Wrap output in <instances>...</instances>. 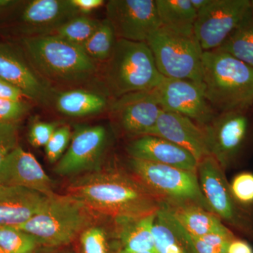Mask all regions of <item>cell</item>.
<instances>
[{"label":"cell","instance_id":"43","mask_svg":"<svg viewBox=\"0 0 253 253\" xmlns=\"http://www.w3.org/2000/svg\"><path fill=\"white\" fill-rule=\"evenodd\" d=\"M0 253H5L3 250L1 249V247H0Z\"/></svg>","mask_w":253,"mask_h":253},{"label":"cell","instance_id":"26","mask_svg":"<svg viewBox=\"0 0 253 253\" xmlns=\"http://www.w3.org/2000/svg\"><path fill=\"white\" fill-rule=\"evenodd\" d=\"M217 50L231 55L253 68V8Z\"/></svg>","mask_w":253,"mask_h":253},{"label":"cell","instance_id":"33","mask_svg":"<svg viewBox=\"0 0 253 253\" xmlns=\"http://www.w3.org/2000/svg\"><path fill=\"white\" fill-rule=\"evenodd\" d=\"M29 111V106L23 100L0 98V123L16 124Z\"/></svg>","mask_w":253,"mask_h":253},{"label":"cell","instance_id":"38","mask_svg":"<svg viewBox=\"0 0 253 253\" xmlns=\"http://www.w3.org/2000/svg\"><path fill=\"white\" fill-rule=\"evenodd\" d=\"M22 91L17 87L0 78V98L11 100H22Z\"/></svg>","mask_w":253,"mask_h":253},{"label":"cell","instance_id":"32","mask_svg":"<svg viewBox=\"0 0 253 253\" xmlns=\"http://www.w3.org/2000/svg\"><path fill=\"white\" fill-rule=\"evenodd\" d=\"M231 193L239 204H253V174L242 172L237 174L230 184Z\"/></svg>","mask_w":253,"mask_h":253},{"label":"cell","instance_id":"1","mask_svg":"<svg viewBox=\"0 0 253 253\" xmlns=\"http://www.w3.org/2000/svg\"><path fill=\"white\" fill-rule=\"evenodd\" d=\"M68 194L95 211L123 219L157 212L163 201L137 178L115 169L95 170L73 180Z\"/></svg>","mask_w":253,"mask_h":253},{"label":"cell","instance_id":"21","mask_svg":"<svg viewBox=\"0 0 253 253\" xmlns=\"http://www.w3.org/2000/svg\"><path fill=\"white\" fill-rule=\"evenodd\" d=\"M152 233L158 253H194L187 233L173 217L165 201L156 213Z\"/></svg>","mask_w":253,"mask_h":253},{"label":"cell","instance_id":"7","mask_svg":"<svg viewBox=\"0 0 253 253\" xmlns=\"http://www.w3.org/2000/svg\"><path fill=\"white\" fill-rule=\"evenodd\" d=\"M129 166L135 177L165 202L197 205L212 212L197 172L131 158Z\"/></svg>","mask_w":253,"mask_h":253},{"label":"cell","instance_id":"44","mask_svg":"<svg viewBox=\"0 0 253 253\" xmlns=\"http://www.w3.org/2000/svg\"><path fill=\"white\" fill-rule=\"evenodd\" d=\"M251 4H252V8L253 9V1H251Z\"/></svg>","mask_w":253,"mask_h":253},{"label":"cell","instance_id":"14","mask_svg":"<svg viewBox=\"0 0 253 253\" xmlns=\"http://www.w3.org/2000/svg\"><path fill=\"white\" fill-rule=\"evenodd\" d=\"M246 110L219 113L206 126L211 155L223 169L230 166L242 147L248 130Z\"/></svg>","mask_w":253,"mask_h":253},{"label":"cell","instance_id":"24","mask_svg":"<svg viewBox=\"0 0 253 253\" xmlns=\"http://www.w3.org/2000/svg\"><path fill=\"white\" fill-rule=\"evenodd\" d=\"M161 26L185 34L194 33L197 18L190 0H155Z\"/></svg>","mask_w":253,"mask_h":253},{"label":"cell","instance_id":"9","mask_svg":"<svg viewBox=\"0 0 253 253\" xmlns=\"http://www.w3.org/2000/svg\"><path fill=\"white\" fill-rule=\"evenodd\" d=\"M196 172L211 212L239 230H252L251 220L233 196L224 169L217 161L212 156L204 158L199 161Z\"/></svg>","mask_w":253,"mask_h":253},{"label":"cell","instance_id":"16","mask_svg":"<svg viewBox=\"0 0 253 253\" xmlns=\"http://www.w3.org/2000/svg\"><path fill=\"white\" fill-rule=\"evenodd\" d=\"M81 15L71 0H32L25 5L20 16L25 37L48 36L64 23Z\"/></svg>","mask_w":253,"mask_h":253},{"label":"cell","instance_id":"29","mask_svg":"<svg viewBox=\"0 0 253 253\" xmlns=\"http://www.w3.org/2000/svg\"><path fill=\"white\" fill-rule=\"evenodd\" d=\"M40 245L36 238L17 228H0V247L5 253H35Z\"/></svg>","mask_w":253,"mask_h":253},{"label":"cell","instance_id":"37","mask_svg":"<svg viewBox=\"0 0 253 253\" xmlns=\"http://www.w3.org/2000/svg\"><path fill=\"white\" fill-rule=\"evenodd\" d=\"M73 6L81 15H86L101 7L106 1L104 0H71Z\"/></svg>","mask_w":253,"mask_h":253},{"label":"cell","instance_id":"5","mask_svg":"<svg viewBox=\"0 0 253 253\" xmlns=\"http://www.w3.org/2000/svg\"><path fill=\"white\" fill-rule=\"evenodd\" d=\"M91 211L70 195L53 194L38 214L21 229L43 246L58 247L69 244L91 227Z\"/></svg>","mask_w":253,"mask_h":253},{"label":"cell","instance_id":"8","mask_svg":"<svg viewBox=\"0 0 253 253\" xmlns=\"http://www.w3.org/2000/svg\"><path fill=\"white\" fill-rule=\"evenodd\" d=\"M252 9L249 0H211L197 13L194 35L203 51L217 49Z\"/></svg>","mask_w":253,"mask_h":253},{"label":"cell","instance_id":"13","mask_svg":"<svg viewBox=\"0 0 253 253\" xmlns=\"http://www.w3.org/2000/svg\"><path fill=\"white\" fill-rule=\"evenodd\" d=\"M0 78L38 104L46 106L54 99V91L35 71L21 47L11 43L0 42Z\"/></svg>","mask_w":253,"mask_h":253},{"label":"cell","instance_id":"11","mask_svg":"<svg viewBox=\"0 0 253 253\" xmlns=\"http://www.w3.org/2000/svg\"><path fill=\"white\" fill-rule=\"evenodd\" d=\"M106 19L117 39L146 42L161 26L155 0H110Z\"/></svg>","mask_w":253,"mask_h":253},{"label":"cell","instance_id":"12","mask_svg":"<svg viewBox=\"0 0 253 253\" xmlns=\"http://www.w3.org/2000/svg\"><path fill=\"white\" fill-rule=\"evenodd\" d=\"M109 134L101 126H78L66 152L55 167L60 176L97 170L107 147Z\"/></svg>","mask_w":253,"mask_h":253},{"label":"cell","instance_id":"36","mask_svg":"<svg viewBox=\"0 0 253 253\" xmlns=\"http://www.w3.org/2000/svg\"><path fill=\"white\" fill-rule=\"evenodd\" d=\"M59 127L56 123H46L37 121L30 127L28 139L34 147H42L47 144L55 130Z\"/></svg>","mask_w":253,"mask_h":253},{"label":"cell","instance_id":"15","mask_svg":"<svg viewBox=\"0 0 253 253\" xmlns=\"http://www.w3.org/2000/svg\"><path fill=\"white\" fill-rule=\"evenodd\" d=\"M110 111L121 129L129 135H148L161 111L154 89L124 95L114 100Z\"/></svg>","mask_w":253,"mask_h":253},{"label":"cell","instance_id":"17","mask_svg":"<svg viewBox=\"0 0 253 253\" xmlns=\"http://www.w3.org/2000/svg\"><path fill=\"white\" fill-rule=\"evenodd\" d=\"M148 135L159 136L191 153L198 161L211 156L204 128L186 116L162 111Z\"/></svg>","mask_w":253,"mask_h":253},{"label":"cell","instance_id":"2","mask_svg":"<svg viewBox=\"0 0 253 253\" xmlns=\"http://www.w3.org/2000/svg\"><path fill=\"white\" fill-rule=\"evenodd\" d=\"M21 44L35 71L48 83L80 84L97 74L96 62L81 46L55 35L23 38Z\"/></svg>","mask_w":253,"mask_h":253},{"label":"cell","instance_id":"31","mask_svg":"<svg viewBox=\"0 0 253 253\" xmlns=\"http://www.w3.org/2000/svg\"><path fill=\"white\" fill-rule=\"evenodd\" d=\"M72 132L69 126H59L45 146L46 158L50 163L59 161L70 144Z\"/></svg>","mask_w":253,"mask_h":253},{"label":"cell","instance_id":"19","mask_svg":"<svg viewBox=\"0 0 253 253\" xmlns=\"http://www.w3.org/2000/svg\"><path fill=\"white\" fill-rule=\"evenodd\" d=\"M131 158L171 166L184 170L197 171L199 161L191 153L159 136L144 135L126 146Z\"/></svg>","mask_w":253,"mask_h":253},{"label":"cell","instance_id":"3","mask_svg":"<svg viewBox=\"0 0 253 253\" xmlns=\"http://www.w3.org/2000/svg\"><path fill=\"white\" fill-rule=\"evenodd\" d=\"M203 84L205 96L219 113L247 110L253 104V68L215 49L204 51Z\"/></svg>","mask_w":253,"mask_h":253},{"label":"cell","instance_id":"30","mask_svg":"<svg viewBox=\"0 0 253 253\" xmlns=\"http://www.w3.org/2000/svg\"><path fill=\"white\" fill-rule=\"evenodd\" d=\"M187 234L194 253H227L229 245L234 239L232 233L207 234L199 237Z\"/></svg>","mask_w":253,"mask_h":253},{"label":"cell","instance_id":"10","mask_svg":"<svg viewBox=\"0 0 253 253\" xmlns=\"http://www.w3.org/2000/svg\"><path fill=\"white\" fill-rule=\"evenodd\" d=\"M154 90L163 111L186 116L199 126H206L216 116L203 83L164 77Z\"/></svg>","mask_w":253,"mask_h":253},{"label":"cell","instance_id":"42","mask_svg":"<svg viewBox=\"0 0 253 253\" xmlns=\"http://www.w3.org/2000/svg\"><path fill=\"white\" fill-rule=\"evenodd\" d=\"M16 1L10 0H0V8L8 7L10 5L14 4Z\"/></svg>","mask_w":253,"mask_h":253},{"label":"cell","instance_id":"6","mask_svg":"<svg viewBox=\"0 0 253 253\" xmlns=\"http://www.w3.org/2000/svg\"><path fill=\"white\" fill-rule=\"evenodd\" d=\"M146 43L163 77L202 84L204 51L194 33H178L161 26Z\"/></svg>","mask_w":253,"mask_h":253},{"label":"cell","instance_id":"25","mask_svg":"<svg viewBox=\"0 0 253 253\" xmlns=\"http://www.w3.org/2000/svg\"><path fill=\"white\" fill-rule=\"evenodd\" d=\"M156 213L119 220L122 223V229L120 232L122 249L127 251H156L152 230Z\"/></svg>","mask_w":253,"mask_h":253},{"label":"cell","instance_id":"45","mask_svg":"<svg viewBox=\"0 0 253 253\" xmlns=\"http://www.w3.org/2000/svg\"><path fill=\"white\" fill-rule=\"evenodd\" d=\"M74 253L73 252H66V253Z\"/></svg>","mask_w":253,"mask_h":253},{"label":"cell","instance_id":"34","mask_svg":"<svg viewBox=\"0 0 253 253\" xmlns=\"http://www.w3.org/2000/svg\"><path fill=\"white\" fill-rule=\"evenodd\" d=\"M81 241L84 253H107L106 234L101 228H88L81 234Z\"/></svg>","mask_w":253,"mask_h":253},{"label":"cell","instance_id":"41","mask_svg":"<svg viewBox=\"0 0 253 253\" xmlns=\"http://www.w3.org/2000/svg\"><path fill=\"white\" fill-rule=\"evenodd\" d=\"M118 253H158L156 251H127L126 250L121 249Z\"/></svg>","mask_w":253,"mask_h":253},{"label":"cell","instance_id":"28","mask_svg":"<svg viewBox=\"0 0 253 253\" xmlns=\"http://www.w3.org/2000/svg\"><path fill=\"white\" fill-rule=\"evenodd\" d=\"M101 21L80 15L64 23L54 34L74 45L82 46L92 36Z\"/></svg>","mask_w":253,"mask_h":253},{"label":"cell","instance_id":"27","mask_svg":"<svg viewBox=\"0 0 253 253\" xmlns=\"http://www.w3.org/2000/svg\"><path fill=\"white\" fill-rule=\"evenodd\" d=\"M116 40L113 26L105 19L81 48L94 61L104 63L112 54Z\"/></svg>","mask_w":253,"mask_h":253},{"label":"cell","instance_id":"22","mask_svg":"<svg viewBox=\"0 0 253 253\" xmlns=\"http://www.w3.org/2000/svg\"><path fill=\"white\" fill-rule=\"evenodd\" d=\"M165 203L173 217L189 235L199 237L211 234H231L215 214L197 205Z\"/></svg>","mask_w":253,"mask_h":253},{"label":"cell","instance_id":"40","mask_svg":"<svg viewBox=\"0 0 253 253\" xmlns=\"http://www.w3.org/2000/svg\"><path fill=\"white\" fill-rule=\"evenodd\" d=\"M193 7L196 11V13L199 12L201 10L204 9L206 6L211 2V0H190Z\"/></svg>","mask_w":253,"mask_h":253},{"label":"cell","instance_id":"4","mask_svg":"<svg viewBox=\"0 0 253 253\" xmlns=\"http://www.w3.org/2000/svg\"><path fill=\"white\" fill-rule=\"evenodd\" d=\"M106 94L116 100L124 95L154 89L163 81L146 42L117 39L101 73Z\"/></svg>","mask_w":253,"mask_h":253},{"label":"cell","instance_id":"18","mask_svg":"<svg viewBox=\"0 0 253 253\" xmlns=\"http://www.w3.org/2000/svg\"><path fill=\"white\" fill-rule=\"evenodd\" d=\"M0 185L16 186L50 196L54 182L31 153L18 146L10 153L0 170Z\"/></svg>","mask_w":253,"mask_h":253},{"label":"cell","instance_id":"20","mask_svg":"<svg viewBox=\"0 0 253 253\" xmlns=\"http://www.w3.org/2000/svg\"><path fill=\"white\" fill-rule=\"evenodd\" d=\"M48 197L21 186L0 185V228L23 225L40 212Z\"/></svg>","mask_w":253,"mask_h":253},{"label":"cell","instance_id":"39","mask_svg":"<svg viewBox=\"0 0 253 253\" xmlns=\"http://www.w3.org/2000/svg\"><path fill=\"white\" fill-rule=\"evenodd\" d=\"M227 253H253V251L246 241L234 239L229 245Z\"/></svg>","mask_w":253,"mask_h":253},{"label":"cell","instance_id":"23","mask_svg":"<svg viewBox=\"0 0 253 253\" xmlns=\"http://www.w3.org/2000/svg\"><path fill=\"white\" fill-rule=\"evenodd\" d=\"M54 99L58 111L73 118L98 114L108 106L107 99L104 95L84 89L61 91Z\"/></svg>","mask_w":253,"mask_h":253},{"label":"cell","instance_id":"35","mask_svg":"<svg viewBox=\"0 0 253 253\" xmlns=\"http://www.w3.org/2000/svg\"><path fill=\"white\" fill-rule=\"evenodd\" d=\"M18 140L17 125L0 123V170L10 153L18 147Z\"/></svg>","mask_w":253,"mask_h":253}]
</instances>
